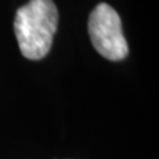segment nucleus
Instances as JSON below:
<instances>
[{
	"instance_id": "obj_1",
	"label": "nucleus",
	"mask_w": 159,
	"mask_h": 159,
	"mask_svg": "<svg viewBox=\"0 0 159 159\" xmlns=\"http://www.w3.org/2000/svg\"><path fill=\"white\" fill-rule=\"evenodd\" d=\"M58 25L53 0H29L17 9L13 29L20 52L28 60H41L51 51Z\"/></svg>"
},
{
	"instance_id": "obj_2",
	"label": "nucleus",
	"mask_w": 159,
	"mask_h": 159,
	"mask_svg": "<svg viewBox=\"0 0 159 159\" xmlns=\"http://www.w3.org/2000/svg\"><path fill=\"white\" fill-rule=\"evenodd\" d=\"M88 31L96 51L110 61L123 60L129 45L122 32L119 15L106 3L98 4L89 15Z\"/></svg>"
}]
</instances>
